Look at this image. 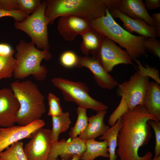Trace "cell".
Listing matches in <instances>:
<instances>
[{"mask_svg": "<svg viewBox=\"0 0 160 160\" xmlns=\"http://www.w3.org/2000/svg\"><path fill=\"white\" fill-rule=\"evenodd\" d=\"M121 118L122 124L117 136V151L120 160H150L153 156L151 152L140 156L138 150L148 143L152 136L148 121H159L148 113L142 105L128 110Z\"/></svg>", "mask_w": 160, "mask_h": 160, "instance_id": "6da1fadb", "label": "cell"}, {"mask_svg": "<svg viewBox=\"0 0 160 160\" xmlns=\"http://www.w3.org/2000/svg\"><path fill=\"white\" fill-rule=\"evenodd\" d=\"M45 15L49 24L58 17L75 16L91 21L105 15L109 0H47Z\"/></svg>", "mask_w": 160, "mask_h": 160, "instance_id": "7a4b0ae2", "label": "cell"}, {"mask_svg": "<svg viewBox=\"0 0 160 160\" xmlns=\"http://www.w3.org/2000/svg\"><path fill=\"white\" fill-rule=\"evenodd\" d=\"M10 89L20 104L16 123L25 126L41 119L46 108L44 97L37 85L31 80H16L10 84Z\"/></svg>", "mask_w": 160, "mask_h": 160, "instance_id": "3957f363", "label": "cell"}, {"mask_svg": "<svg viewBox=\"0 0 160 160\" xmlns=\"http://www.w3.org/2000/svg\"><path fill=\"white\" fill-rule=\"evenodd\" d=\"M16 49V63L13 73L14 78L19 80L32 75L37 81L44 80L47 70L41 64L43 60L48 61L52 58L49 51L40 50L32 42H27L24 39L20 41Z\"/></svg>", "mask_w": 160, "mask_h": 160, "instance_id": "277c9868", "label": "cell"}, {"mask_svg": "<svg viewBox=\"0 0 160 160\" xmlns=\"http://www.w3.org/2000/svg\"><path fill=\"white\" fill-rule=\"evenodd\" d=\"M51 81L53 85L61 92L65 100L75 103L79 106L97 112L107 110L108 106L89 95V89L84 83L61 77L54 78Z\"/></svg>", "mask_w": 160, "mask_h": 160, "instance_id": "5b68a950", "label": "cell"}, {"mask_svg": "<svg viewBox=\"0 0 160 160\" xmlns=\"http://www.w3.org/2000/svg\"><path fill=\"white\" fill-rule=\"evenodd\" d=\"M47 5V0L41 1L34 13L21 22H15L14 25L16 29L23 31L29 36L31 42L37 48L49 50L47 28L49 24L45 15Z\"/></svg>", "mask_w": 160, "mask_h": 160, "instance_id": "8992f818", "label": "cell"}, {"mask_svg": "<svg viewBox=\"0 0 160 160\" xmlns=\"http://www.w3.org/2000/svg\"><path fill=\"white\" fill-rule=\"evenodd\" d=\"M100 33L124 48L132 60L137 59L147 54V51L144 46V42L147 38L132 34L123 29L116 22Z\"/></svg>", "mask_w": 160, "mask_h": 160, "instance_id": "52a82bcc", "label": "cell"}, {"mask_svg": "<svg viewBox=\"0 0 160 160\" xmlns=\"http://www.w3.org/2000/svg\"><path fill=\"white\" fill-rule=\"evenodd\" d=\"M137 70L128 81L119 84L116 90L117 95L125 100L129 110L143 105L149 82V77L143 76Z\"/></svg>", "mask_w": 160, "mask_h": 160, "instance_id": "ba28073f", "label": "cell"}, {"mask_svg": "<svg viewBox=\"0 0 160 160\" xmlns=\"http://www.w3.org/2000/svg\"><path fill=\"white\" fill-rule=\"evenodd\" d=\"M95 57L108 72L112 71L114 67L118 64H134L132 59L126 51L105 37Z\"/></svg>", "mask_w": 160, "mask_h": 160, "instance_id": "9c48e42d", "label": "cell"}, {"mask_svg": "<svg viewBox=\"0 0 160 160\" xmlns=\"http://www.w3.org/2000/svg\"><path fill=\"white\" fill-rule=\"evenodd\" d=\"M24 147L27 160H47L52 144L51 130L43 127L31 135Z\"/></svg>", "mask_w": 160, "mask_h": 160, "instance_id": "30bf717a", "label": "cell"}, {"mask_svg": "<svg viewBox=\"0 0 160 160\" xmlns=\"http://www.w3.org/2000/svg\"><path fill=\"white\" fill-rule=\"evenodd\" d=\"M45 124L41 119L25 126H13L0 128V153L12 144L24 138H30L31 134Z\"/></svg>", "mask_w": 160, "mask_h": 160, "instance_id": "8fae6325", "label": "cell"}, {"mask_svg": "<svg viewBox=\"0 0 160 160\" xmlns=\"http://www.w3.org/2000/svg\"><path fill=\"white\" fill-rule=\"evenodd\" d=\"M76 67H85L89 69L93 73L97 84L102 89L111 90L119 84L118 82L104 69L95 57L79 56Z\"/></svg>", "mask_w": 160, "mask_h": 160, "instance_id": "7c38bea8", "label": "cell"}, {"mask_svg": "<svg viewBox=\"0 0 160 160\" xmlns=\"http://www.w3.org/2000/svg\"><path fill=\"white\" fill-rule=\"evenodd\" d=\"M86 149L85 140L79 137L66 140L62 139L52 143L47 160H70L76 154L81 156Z\"/></svg>", "mask_w": 160, "mask_h": 160, "instance_id": "4fadbf2b", "label": "cell"}, {"mask_svg": "<svg viewBox=\"0 0 160 160\" xmlns=\"http://www.w3.org/2000/svg\"><path fill=\"white\" fill-rule=\"evenodd\" d=\"M19 103L10 88L0 89V127L15 125L20 108Z\"/></svg>", "mask_w": 160, "mask_h": 160, "instance_id": "5bb4252c", "label": "cell"}, {"mask_svg": "<svg viewBox=\"0 0 160 160\" xmlns=\"http://www.w3.org/2000/svg\"><path fill=\"white\" fill-rule=\"evenodd\" d=\"M91 28L89 21L79 17L66 15L60 17L57 24V30L65 40H73Z\"/></svg>", "mask_w": 160, "mask_h": 160, "instance_id": "9a60e30c", "label": "cell"}, {"mask_svg": "<svg viewBox=\"0 0 160 160\" xmlns=\"http://www.w3.org/2000/svg\"><path fill=\"white\" fill-rule=\"evenodd\" d=\"M110 13L113 18L119 19L123 22L126 30L131 33L135 32L146 38L156 39L157 36L155 27L148 25L144 20L132 18L116 8L110 10Z\"/></svg>", "mask_w": 160, "mask_h": 160, "instance_id": "2e32d148", "label": "cell"}, {"mask_svg": "<svg viewBox=\"0 0 160 160\" xmlns=\"http://www.w3.org/2000/svg\"><path fill=\"white\" fill-rule=\"evenodd\" d=\"M116 9L132 18L143 20L148 25L155 27L152 17L142 0H119Z\"/></svg>", "mask_w": 160, "mask_h": 160, "instance_id": "e0dca14e", "label": "cell"}, {"mask_svg": "<svg viewBox=\"0 0 160 160\" xmlns=\"http://www.w3.org/2000/svg\"><path fill=\"white\" fill-rule=\"evenodd\" d=\"M107 110L97 112L95 115L92 116L88 118V123L85 130L79 135L81 139L87 140L94 139L103 135L110 128L106 125L103 121Z\"/></svg>", "mask_w": 160, "mask_h": 160, "instance_id": "ac0fdd59", "label": "cell"}, {"mask_svg": "<svg viewBox=\"0 0 160 160\" xmlns=\"http://www.w3.org/2000/svg\"><path fill=\"white\" fill-rule=\"evenodd\" d=\"M143 105L149 114L160 120V86L155 81L149 82Z\"/></svg>", "mask_w": 160, "mask_h": 160, "instance_id": "d6986e66", "label": "cell"}, {"mask_svg": "<svg viewBox=\"0 0 160 160\" xmlns=\"http://www.w3.org/2000/svg\"><path fill=\"white\" fill-rule=\"evenodd\" d=\"M82 41L80 49L85 56L96 57L104 37L92 28L80 35Z\"/></svg>", "mask_w": 160, "mask_h": 160, "instance_id": "ffe728a7", "label": "cell"}, {"mask_svg": "<svg viewBox=\"0 0 160 160\" xmlns=\"http://www.w3.org/2000/svg\"><path fill=\"white\" fill-rule=\"evenodd\" d=\"M86 149L81 155V160H94L100 156L109 158L108 143L106 140L98 141L95 139L85 140Z\"/></svg>", "mask_w": 160, "mask_h": 160, "instance_id": "44dd1931", "label": "cell"}, {"mask_svg": "<svg viewBox=\"0 0 160 160\" xmlns=\"http://www.w3.org/2000/svg\"><path fill=\"white\" fill-rule=\"evenodd\" d=\"M122 124L121 119L120 118L114 125L108 129L103 135L99 138L101 140H106L108 142L109 160H116L117 159V155L116 154L117 136Z\"/></svg>", "mask_w": 160, "mask_h": 160, "instance_id": "7402d4cb", "label": "cell"}, {"mask_svg": "<svg viewBox=\"0 0 160 160\" xmlns=\"http://www.w3.org/2000/svg\"><path fill=\"white\" fill-rule=\"evenodd\" d=\"M70 113L68 111L63 112L60 115L52 117V128L51 137L52 143L58 141L60 135L69 129L71 121Z\"/></svg>", "mask_w": 160, "mask_h": 160, "instance_id": "603a6c76", "label": "cell"}, {"mask_svg": "<svg viewBox=\"0 0 160 160\" xmlns=\"http://www.w3.org/2000/svg\"><path fill=\"white\" fill-rule=\"evenodd\" d=\"M23 148L22 141L12 144L0 153V160H27Z\"/></svg>", "mask_w": 160, "mask_h": 160, "instance_id": "cb8c5ba5", "label": "cell"}, {"mask_svg": "<svg viewBox=\"0 0 160 160\" xmlns=\"http://www.w3.org/2000/svg\"><path fill=\"white\" fill-rule=\"evenodd\" d=\"M77 117L73 127H71L69 133L70 138L77 137L86 129L88 124L89 117L87 115V109L79 106L77 108Z\"/></svg>", "mask_w": 160, "mask_h": 160, "instance_id": "d4e9b609", "label": "cell"}, {"mask_svg": "<svg viewBox=\"0 0 160 160\" xmlns=\"http://www.w3.org/2000/svg\"><path fill=\"white\" fill-rule=\"evenodd\" d=\"M106 15L93 20L89 21L91 28L100 33L115 24L116 22L107 9Z\"/></svg>", "mask_w": 160, "mask_h": 160, "instance_id": "484cf974", "label": "cell"}, {"mask_svg": "<svg viewBox=\"0 0 160 160\" xmlns=\"http://www.w3.org/2000/svg\"><path fill=\"white\" fill-rule=\"evenodd\" d=\"M16 63V59L13 56H0V81L13 76Z\"/></svg>", "mask_w": 160, "mask_h": 160, "instance_id": "4316f807", "label": "cell"}, {"mask_svg": "<svg viewBox=\"0 0 160 160\" xmlns=\"http://www.w3.org/2000/svg\"><path fill=\"white\" fill-rule=\"evenodd\" d=\"M137 63L136 67L137 70L143 76L150 77L153 79L156 83L160 84V78L159 72L156 68L149 66L145 63L144 66L137 59L134 60Z\"/></svg>", "mask_w": 160, "mask_h": 160, "instance_id": "83f0119b", "label": "cell"}, {"mask_svg": "<svg viewBox=\"0 0 160 160\" xmlns=\"http://www.w3.org/2000/svg\"><path fill=\"white\" fill-rule=\"evenodd\" d=\"M49 110L48 115L51 117L59 116L63 112L60 99L52 93L48 94L47 97Z\"/></svg>", "mask_w": 160, "mask_h": 160, "instance_id": "f1b7e54d", "label": "cell"}, {"mask_svg": "<svg viewBox=\"0 0 160 160\" xmlns=\"http://www.w3.org/2000/svg\"><path fill=\"white\" fill-rule=\"evenodd\" d=\"M78 56L72 51H66L61 54L60 61L61 65L65 68H71L76 67Z\"/></svg>", "mask_w": 160, "mask_h": 160, "instance_id": "f546056e", "label": "cell"}, {"mask_svg": "<svg viewBox=\"0 0 160 160\" xmlns=\"http://www.w3.org/2000/svg\"><path fill=\"white\" fill-rule=\"evenodd\" d=\"M41 0H17L18 10L29 15L34 13L40 5Z\"/></svg>", "mask_w": 160, "mask_h": 160, "instance_id": "4dcf8cb0", "label": "cell"}, {"mask_svg": "<svg viewBox=\"0 0 160 160\" xmlns=\"http://www.w3.org/2000/svg\"><path fill=\"white\" fill-rule=\"evenodd\" d=\"M128 110L127 104L125 100L121 97L119 105L109 118V124L111 127L114 125L117 120Z\"/></svg>", "mask_w": 160, "mask_h": 160, "instance_id": "1f68e13d", "label": "cell"}, {"mask_svg": "<svg viewBox=\"0 0 160 160\" xmlns=\"http://www.w3.org/2000/svg\"><path fill=\"white\" fill-rule=\"evenodd\" d=\"M144 45L147 51L155 56L160 58V40L156 39L147 38L144 40Z\"/></svg>", "mask_w": 160, "mask_h": 160, "instance_id": "d6a6232c", "label": "cell"}, {"mask_svg": "<svg viewBox=\"0 0 160 160\" xmlns=\"http://www.w3.org/2000/svg\"><path fill=\"white\" fill-rule=\"evenodd\" d=\"M147 123L151 126L155 132L156 138V145L154 148V158L160 156V122L153 120H149Z\"/></svg>", "mask_w": 160, "mask_h": 160, "instance_id": "836d02e7", "label": "cell"}, {"mask_svg": "<svg viewBox=\"0 0 160 160\" xmlns=\"http://www.w3.org/2000/svg\"><path fill=\"white\" fill-rule=\"evenodd\" d=\"M29 15L19 10L9 11L0 9V18L4 17H11L13 18L16 22L23 21Z\"/></svg>", "mask_w": 160, "mask_h": 160, "instance_id": "e575fe53", "label": "cell"}, {"mask_svg": "<svg viewBox=\"0 0 160 160\" xmlns=\"http://www.w3.org/2000/svg\"><path fill=\"white\" fill-rule=\"evenodd\" d=\"M0 9L9 11L18 10L17 0H0Z\"/></svg>", "mask_w": 160, "mask_h": 160, "instance_id": "d590c367", "label": "cell"}, {"mask_svg": "<svg viewBox=\"0 0 160 160\" xmlns=\"http://www.w3.org/2000/svg\"><path fill=\"white\" fill-rule=\"evenodd\" d=\"M15 53V50L9 44L0 43V56L5 57L13 56Z\"/></svg>", "mask_w": 160, "mask_h": 160, "instance_id": "8d00e7d4", "label": "cell"}, {"mask_svg": "<svg viewBox=\"0 0 160 160\" xmlns=\"http://www.w3.org/2000/svg\"><path fill=\"white\" fill-rule=\"evenodd\" d=\"M146 8L150 10H154L160 7V0H145L144 3Z\"/></svg>", "mask_w": 160, "mask_h": 160, "instance_id": "74e56055", "label": "cell"}, {"mask_svg": "<svg viewBox=\"0 0 160 160\" xmlns=\"http://www.w3.org/2000/svg\"><path fill=\"white\" fill-rule=\"evenodd\" d=\"M153 19L157 36L160 37V13H153L151 16Z\"/></svg>", "mask_w": 160, "mask_h": 160, "instance_id": "f35d334b", "label": "cell"}, {"mask_svg": "<svg viewBox=\"0 0 160 160\" xmlns=\"http://www.w3.org/2000/svg\"><path fill=\"white\" fill-rule=\"evenodd\" d=\"M81 156L78 155L76 154L70 160H79L80 159ZM57 160H63L62 159L60 160L57 159Z\"/></svg>", "mask_w": 160, "mask_h": 160, "instance_id": "ab89813d", "label": "cell"}, {"mask_svg": "<svg viewBox=\"0 0 160 160\" xmlns=\"http://www.w3.org/2000/svg\"><path fill=\"white\" fill-rule=\"evenodd\" d=\"M150 160H160V156L156 157H154L153 159H151Z\"/></svg>", "mask_w": 160, "mask_h": 160, "instance_id": "60d3db41", "label": "cell"}]
</instances>
